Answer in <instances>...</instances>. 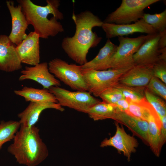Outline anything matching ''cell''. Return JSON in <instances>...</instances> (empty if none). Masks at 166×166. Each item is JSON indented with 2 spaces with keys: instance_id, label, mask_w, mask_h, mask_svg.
<instances>
[{
  "instance_id": "1",
  "label": "cell",
  "mask_w": 166,
  "mask_h": 166,
  "mask_svg": "<svg viewBox=\"0 0 166 166\" xmlns=\"http://www.w3.org/2000/svg\"><path fill=\"white\" fill-rule=\"evenodd\" d=\"M76 27L71 37L64 38L61 47L68 56L80 65L87 62V55L89 49L96 47L102 38L93 31L95 27H101L103 22L90 11L85 10L72 16Z\"/></svg>"
},
{
  "instance_id": "2",
  "label": "cell",
  "mask_w": 166,
  "mask_h": 166,
  "mask_svg": "<svg viewBox=\"0 0 166 166\" xmlns=\"http://www.w3.org/2000/svg\"><path fill=\"white\" fill-rule=\"evenodd\" d=\"M17 1L21 6L29 25L33 26L34 32L40 38L48 39L64 32L59 21L64 18L59 10L60 0H46L47 4L44 6L35 4L30 0Z\"/></svg>"
},
{
  "instance_id": "3",
  "label": "cell",
  "mask_w": 166,
  "mask_h": 166,
  "mask_svg": "<svg viewBox=\"0 0 166 166\" xmlns=\"http://www.w3.org/2000/svg\"><path fill=\"white\" fill-rule=\"evenodd\" d=\"M7 148L18 164L26 166H37L47 157L49 151L35 125L30 128L20 127Z\"/></svg>"
},
{
  "instance_id": "4",
  "label": "cell",
  "mask_w": 166,
  "mask_h": 166,
  "mask_svg": "<svg viewBox=\"0 0 166 166\" xmlns=\"http://www.w3.org/2000/svg\"><path fill=\"white\" fill-rule=\"evenodd\" d=\"M50 72L65 84L77 91H88L82 73L81 65L69 64L59 58L48 63Z\"/></svg>"
},
{
  "instance_id": "5",
  "label": "cell",
  "mask_w": 166,
  "mask_h": 166,
  "mask_svg": "<svg viewBox=\"0 0 166 166\" xmlns=\"http://www.w3.org/2000/svg\"><path fill=\"white\" fill-rule=\"evenodd\" d=\"M150 35H141L134 38L118 37L119 45L107 65L105 70L122 69L132 67L135 65L133 55Z\"/></svg>"
},
{
  "instance_id": "6",
  "label": "cell",
  "mask_w": 166,
  "mask_h": 166,
  "mask_svg": "<svg viewBox=\"0 0 166 166\" xmlns=\"http://www.w3.org/2000/svg\"><path fill=\"white\" fill-rule=\"evenodd\" d=\"M160 0H122L120 6L109 14L103 23L125 24L142 18L144 10Z\"/></svg>"
},
{
  "instance_id": "7",
  "label": "cell",
  "mask_w": 166,
  "mask_h": 166,
  "mask_svg": "<svg viewBox=\"0 0 166 166\" xmlns=\"http://www.w3.org/2000/svg\"><path fill=\"white\" fill-rule=\"evenodd\" d=\"M130 68L82 71V73L88 92L98 97L104 91L115 87L120 77Z\"/></svg>"
},
{
  "instance_id": "8",
  "label": "cell",
  "mask_w": 166,
  "mask_h": 166,
  "mask_svg": "<svg viewBox=\"0 0 166 166\" xmlns=\"http://www.w3.org/2000/svg\"><path fill=\"white\" fill-rule=\"evenodd\" d=\"M48 89L60 105L80 112L86 113L90 108L101 102L88 91H70L58 86H51Z\"/></svg>"
},
{
  "instance_id": "9",
  "label": "cell",
  "mask_w": 166,
  "mask_h": 166,
  "mask_svg": "<svg viewBox=\"0 0 166 166\" xmlns=\"http://www.w3.org/2000/svg\"><path fill=\"white\" fill-rule=\"evenodd\" d=\"M115 124L116 128L115 134L109 139L106 138L101 143L100 146L104 148L111 146L115 148L119 153L122 152L129 162L132 154L136 152L139 145L138 142L133 136L127 134L117 122L115 121Z\"/></svg>"
},
{
  "instance_id": "10",
  "label": "cell",
  "mask_w": 166,
  "mask_h": 166,
  "mask_svg": "<svg viewBox=\"0 0 166 166\" xmlns=\"http://www.w3.org/2000/svg\"><path fill=\"white\" fill-rule=\"evenodd\" d=\"M101 27L108 39L116 37H123L137 32L144 33L147 34L158 33L142 18L133 23L129 24H117L103 23Z\"/></svg>"
},
{
  "instance_id": "11",
  "label": "cell",
  "mask_w": 166,
  "mask_h": 166,
  "mask_svg": "<svg viewBox=\"0 0 166 166\" xmlns=\"http://www.w3.org/2000/svg\"><path fill=\"white\" fill-rule=\"evenodd\" d=\"M21 73V75L18 78L19 81L32 80L40 84L44 89L61 85L59 80L49 71L46 62L39 63L33 66H26Z\"/></svg>"
},
{
  "instance_id": "12",
  "label": "cell",
  "mask_w": 166,
  "mask_h": 166,
  "mask_svg": "<svg viewBox=\"0 0 166 166\" xmlns=\"http://www.w3.org/2000/svg\"><path fill=\"white\" fill-rule=\"evenodd\" d=\"M159 38L158 33L150 35L133 55L135 65L153 66L160 60Z\"/></svg>"
},
{
  "instance_id": "13",
  "label": "cell",
  "mask_w": 166,
  "mask_h": 166,
  "mask_svg": "<svg viewBox=\"0 0 166 166\" xmlns=\"http://www.w3.org/2000/svg\"><path fill=\"white\" fill-rule=\"evenodd\" d=\"M22 63L16 45L6 35H0V70L11 72L20 70Z\"/></svg>"
},
{
  "instance_id": "14",
  "label": "cell",
  "mask_w": 166,
  "mask_h": 166,
  "mask_svg": "<svg viewBox=\"0 0 166 166\" xmlns=\"http://www.w3.org/2000/svg\"><path fill=\"white\" fill-rule=\"evenodd\" d=\"M39 37L34 31L16 45V49L22 63L35 65L40 63Z\"/></svg>"
},
{
  "instance_id": "15",
  "label": "cell",
  "mask_w": 166,
  "mask_h": 166,
  "mask_svg": "<svg viewBox=\"0 0 166 166\" xmlns=\"http://www.w3.org/2000/svg\"><path fill=\"white\" fill-rule=\"evenodd\" d=\"M6 4L11 15L12 27L8 36L10 41L16 45L27 36L26 31L29 25L21 6H14V2L7 1Z\"/></svg>"
},
{
  "instance_id": "16",
  "label": "cell",
  "mask_w": 166,
  "mask_h": 166,
  "mask_svg": "<svg viewBox=\"0 0 166 166\" xmlns=\"http://www.w3.org/2000/svg\"><path fill=\"white\" fill-rule=\"evenodd\" d=\"M152 66L134 65L120 77L119 83L130 86L146 87L153 76Z\"/></svg>"
},
{
  "instance_id": "17",
  "label": "cell",
  "mask_w": 166,
  "mask_h": 166,
  "mask_svg": "<svg viewBox=\"0 0 166 166\" xmlns=\"http://www.w3.org/2000/svg\"><path fill=\"white\" fill-rule=\"evenodd\" d=\"M50 108L61 112L64 110L57 103L30 102L23 111L18 114L20 126L28 128L35 125L42 111Z\"/></svg>"
},
{
  "instance_id": "18",
  "label": "cell",
  "mask_w": 166,
  "mask_h": 166,
  "mask_svg": "<svg viewBox=\"0 0 166 166\" xmlns=\"http://www.w3.org/2000/svg\"><path fill=\"white\" fill-rule=\"evenodd\" d=\"M112 119L126 126L134 134L148 145V123L146 121L131 116L125 112H117Z\"/></svg>"
},
{
  "instance_id": "19",
  "label": "cell",
  "mask_w": 166,
  "mask_h": 166,
  "mask_svg": "<svg viewBox=\"0 0 166 166\" xmlns=\"http://www.w3.org/2000/svg\"><path fill=\"white\" fill-rule=\"evenodd\" d=\"M117 46L108 39L96 57L81 65L82 71L105 70L107 65L115 53Z\"/></svg>"
},
{
  "instance_id": "20",
  "label": "cell",
  "mask_w": 166,
  "mask_h": 166,
  "mask_svg": "<svg viewBox=\"0 0 166 166\" xmlns=\"http://www.w3.org/2000/svg\"><path fill=\"white\" fill-rule=\"evenodd\" d=\"M14 93L23 97L26 101L35 102L57 103L54 95L47 89H40L24 86Z\"/></svg>"
},
{
  "instance_id": "21",
  "label": "cell",
  "mask_w": 166,
  "mask_h": 166,
  "mask_svg": "<svg viewBox=\"0 0 166 166\" xmlns=\"http://www.w3.org/2000/svg\"><path fill=\"white\" fill-rule=\"evenodd\" d=\"M125 112L147 122L152 117H159L146 98L138 102H130L129 107Z\"/></svg>"
},
{
  "instance_id": "22",
  "label": "cell",
  "mask_w": 166,
  "mask_h": 166,
  "mask_svg": "<svg viewBox=\"0 0 166 166\" xmlns=\"http://www.w3.org/2000/svg\"><path fill=\"white\" fill-rule=\"evenodd\" d=\"M148 145L154 154L157 157L160 154V136L161 121L159 117H152L148 121Z\"/></svg>"
},
{
  "instance_id": "23",
  "label": "cell",
  "mask_w": 166,
  "mask_h": 166,
  "mask_svg": "<svg viewBox=\"0 0 166 166\" xmlns=\"http://www.w3.org/2000/svg\"><path fill=\"white\" fill-rule=\"evenodd\" d=\"M117 112L114 104L101 101L93 105L88 110L89 117L95 121L112 119Z\"/></svg>"
},
{
  "instance_id": "24",
  "label": "cell",
  "mask_w": 166,
  "mask_h": 166,
  "mask_svg": "<svg viewBox=\"0 0 166 166\" xmlns=\"http://www.w3.org/2000/svg\"><path fill=\"white\" fill-rule=\"evenodd\" d=\"M20 124L19 121L10 120L2 121L0 123V150L3 145L13 140L19 130Z\"/></svg>"
},
{
  "instance_id": "25",
  "label": "cell",
  "mask_w": 166,
  "mask_h": 166,
  "mask_svg": "<svg viewBox=\"0 0 166 166\" xmlns=\"http://www.w3.org/2000/svg\"><path fill=\"white\" fill-rule=\"evenodd\" d=\"M115 87L122 93L129 102H138L145 98L144 91L146 87H132L118 83Z\"/></svg>"
},
{
  "instance_id": "26",
  "label": "cell",
  "mask_w": 166,
  "mask_h": 166,
  "mask_svg": "<svg viewBox=\"0 0 166 166\" xmlns=\"http://www.w3.org/2000/svg\"><path fill=\"white\" fill-rule=\"evenodd\" d=\"M158 33L166 30V9L160 13L153 14L144 13L142 18Z\"/></svg>"
},
{
  "instance_id": "27",
  "label": "cell",
  "mask_w": 166,
  "mask_h": 166,
  "mask_svg": "<svg viewBox=\"0 0 166 166\" xmlns=\"http://www.w3.org/2000/svg\"><path fill=\"white\" fill-rule=\"evenodd\" d=\"M144 93L146 99L154 108L160 118L166 116V105L164 101L159 97L150 92L146 87Z\"/></svg>"
},
{
  "instance_id": "28",
  "label": "cell",
  "mask_w": 166,
  "mask_h": 166,
  "mask_svg": "<svg viewBox=\"0 0 166 166\" xmlns=\"http://www.w3.org/2000/svg\"><path fill=\"white\" fill-rule=\"evenodd\" d=\"M146 88L153 94L166 100V84L157 78L153 76Z\"/></svg>"
},
{
  "instance_id": "29",
  "label": "cell",
  "mask_w": 166,
  "mask_h": 166,
  "mask_svg": "<svg viewBox=\"0 0 166 166\" xmlns=\"http://www.w3.org/2000/svg\"><path fill=\"white\" fill-rule=\"evenodd\" d=\"M105 102L115 104L125 97L121 92L116 87L109 88L102 93L99 97Z\"/></svg>"
},
{
  "instance_id": "30",
  "label": "cell",
  "mask_w": 166,
  "mask_h": 166,
  "mask_svg": "<svg viewBox=\"0 0 166 166\" xmlns=\"http://www.w3.org/2000/svg\"><path fill=\"white\" fill-rule=\"evenodd\" d=\"M153 76L166 84V61L160 60L152 66Z\"/></svg>"
},
{
  "instance_id": "31",
  "label": "cell",
  "mask_w": 166,
  "mask_h": 166,
  "mask_svg": "<svg viewBox=\"0 0 166 166\" xmlns=\"http://www.w3.org/2000/svg\"><path fill=\"white\" fill-rule=\"evenodd\" d=\"M161 121L160 136V146L162 148L166 140V115L160 118Z\"/></svg>"
},
{
  "instance_id": "32",
  "label": "cell",
  "mask_w": 166,
  "mask_h": 166,
  "mask_svg": "<svg viewBox=\"0 0 166 166\" xmlns=\"http://www.w3.org/2000/svg\"><path fill=\"white\" fill-rule=\"evenodd\" d=\"M129 102L125 98L118 101L114 104L117 112H125L129 107Z\"/></svg>"
},
{
  "instance_id": "33",
  "label": "cell",
  "mask_w": 166,
  "mask_h": 166,
  "mask_svg": "<svg viewBox=\"0 0 166 166\" xmlns=\"http://www.w3.org/2000/svg\"><path fill=\"white\" fill-rule=\"evenodd\" d=\"M158 41V46L159 50L166 48V30L160 33Z\"/></svg>"
}]
</instances>
